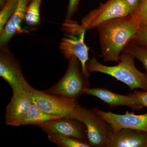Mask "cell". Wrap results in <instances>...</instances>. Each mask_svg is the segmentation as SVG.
I'll list each match as a JSON object with an SVG mask.
<instances>
[{
	"instance_id": "cell-1",
	"label": "cell",
	"mask_w": 147,
	"mask_h": 147,
	"mask_svg": "<svg viewBox=\"0 0 147 147\" xmlns=\"http://www.w3.org/2000/svg\"><path fill=\"white\" fill-rule=\"evenodd\" d=\"M141 27L135 12L110 19L98 26L96 29L104 61L119 62L124 49L134 39Z\"/></svg>"
},
{
	"instance_id": "cell-2",
	"label": "cell",
	"mask_w": 147,
	"mask_h": 147,
	"mask_svg": "<svg viewBox=\"0 0 147 147\" xmlns=\"http://www.w3.org/2000/svg\"><path fill=\"white\" fill-rule=\"evenodd\" d=\"M134 59L131 54L123 52L117 65L113 66L104 65L93 57L89 60L86 66L90 73L98 72L113 76L127 85L131 90L141 89L147 91L146 74L137 69L134 64Z\"/></svg>"
},
{
	"instance_id": "cell-3",
	"label": "cell",
	"mask_w": 147,
	"mask_h": 147,
	"mask_svg": "<svg viewBox=\"0 0 147 147\" xmlns=\"http://www.w3.org/2000/svg\"><path fill=\"white\" fill-rule=\"evenodd\" d=\"M62 28L65 34L60 42L61 53L67 60L72 56L78 58L81 63L83 73L89 78L90 74L87 70L86 66L90 59V48L85 42L86 30L82 28L81 24L71 19H66L63 25Z\"/></svg>"
},
{
	"instance_id": "cell-4",
	"label": "cell",
	"mask_w": 147,
	"mask_h": 147,
	"mask_svg": "<svg viewBox=\"0 0 147 147\" xmlns=\"http://www.w3.org/2000/svg\"><path fill=\"white\" fill-rule=\"evenodd\" d=\"M68 60V66L63 77L57 84L44 91L77 100L85 94L86 90L90 88L88 77L83 73L78 58L72 56Z\"/></svg>"
},
{
	"instance_id": "cell-5",
	"label": "cell",
	"mask_w": 147,
	"mask_h": 147,
	"mask_svg": "<svg viewBox=\"0 0 147 147\" xmlns=\"http://www.w3.org/2000/svg\"><path fill=\"white\" fill-rule=\"evenodd\" d=\"M67 117L84 124L86 128L88 143L91 147H106L111 127L94 109H88L79 104Z\"/></svg>"
},
{
	"instance_id": "cell-6",
	"label": "cell",
	"mask_w": 147,
	"mask_h": 147,
	"mask_svg": "<svg viewBox=\"0 0 147 147\" xmlns=\"http://www.w3.org/2000/svg\"><path fill=\"white\" fill-rule=\"evenodd\" d=\"M29 96L32 103L43 112L62 117H68L79 105L77 100L50 94L33 88Z\"/></svg>"
},
{
	"instance_id": "cell-7",
	"label": "cell",
	"mask_w": 147,
	"mask_h": 147,
	"mask_svg": "<svg viewBox=\"0 0 147 147\" xmlns=\"http://www.w3.org/2000/svg\"><path fill=\"white\" fill-rule=\"evenodd\" d=\"M131 14L130 9L125 0H107L100 3L97 8L90 11L82 18L81 25L86 30L98 26L113 18Z\"/></svg>"
},
{
	"instance_id": "cell-8",
	"label": "cell",
	"mask_w": 147,
	"mask_h": 147,
	"mask_svg": "<svg viewBox=\"0 0 147 147\" xmlns=\"http://www.w3.org/2000/svg\"><path fill=\"white\" fill-rule=\"evenodd\" d=\"M38 127L47 134L52 133L59 134L88 143L86 126L76 119L63 117L47 121Z\"/></svg>"
},
{
	"instance_id": "cell-9",
	"label": "cell",
	"mask_w": 147,
	"mask_h": 147,
	"mask_svg": "<svg viewBox=\"0 0 147 147\" xmlns=\"http://www.w3.org/2000/svg\"><path fill=\"white\" fill-rule=\"evenodd\" d=\"M94 109L106 121L113 131L129 128L142 130L147 133V113L137 115L133 112L127 111L124 115H121L111 112H105L96 108Z\"/></svg>"
},
{
	"instance_id": "cell-10",
	"label": "cell",
	"mask_w": 147,
	"mask_h": 147,
	"mask_svg": "<svg viewBox=\"0 0 147 147\" xmlns=\"http://www.w3.org/2000/svg\"><path fill=\"white\" fill-rule=\"evenodd\" d=\"M0 76L10 85L12 90L28 84L18 60L8 46L1 47Z\"/></svg>"
},
{
	"instance_id": "cell-11",
	"label": "cell",
	"mask_w": 147,
	"mask_h": 147,
	"mask_svg": "<svg viewBox=\"0 0 147 147\" xmlns=\"http://www.w3.org/2000/svg\"><path fill=\"white\" fill-rule=\"evenodd\" d=\"M32 87L28 83L12 90L13 94L5 109V122L7 125L12 126L28 111L32 104L29 96V92Z\"/></svg>"
},
{
	"instance_id": "cell-12",
	"label": "cell",
	"mask_w": 147,
	"mask_h": 147,
	"mask_svg": "<svg viewBox=\"0 0 147 147\" xmlns=\"http://www.w3.org/2000/svg\"><path fill=\"white\" fill-rule=\"evenodd\" d=\"M85 94L98 98L112 108L125 106L133 110L139 111L144 107L138 98L132 93L128 95H124L116 93L103 88H90L86 90Z\"/></svg>"
},
{
	"instance_id": "cell-13",
	"label": "cell",
	"mask_w": 147,
	"mask_h": 147,
	"mask_svg": "<svg viewBox=\"0 0 147 147\" xmlns=\"http://www.w3.org/2000/svg\"><path fill=\"white\" fill-rule=\"evenodd\" d=\"M106 147H146L147 133L142 130L122 128L110 130Z\"/></svg>"
},
{
	"instance_id": "cell-14",
	"label": "cell",
	"mask_w": 147,
	"mask_h": 147,
	"mask_svg": "<svg viewBox=\"0 0 147 147\" xmlns=\"http://www.w3.org/2000/svg\"><path fill=\"white\" fill-rule=\"evenodd\" d=\"M29 0H18V5L15 12L9 19L1 32L0 33V46H8L9 42L17 34L28 32V30L22 28Z\"/></svg>"
},
{
	"instance_id": "cell-15",
	"label": "cell",
	"mask_w": 147,
	"mask_h": 147,
	"mask_svg": "<svg viewBox=\"0 0 147 147\" xmlns=\"http://www.w3.org/2000/svg\"><path fill=\"white\" fill-rule=\"evenodd\" d=\"M61 117H63L45 113L32 103L26 114L14 123L12 126L32 125L38 127L47 121Z\"/></svg>"
},
{
	"instance_id": "cell-16",
	"label": "cell",
	"mask_w": 147,
	"mask_h": 147,
	"mask_svg": "<svg viewBox=\"0 0 147 147\" xmlns=\"http://www.w3.org/2000/svg\"><path fill=\"white\" fill-rule=\"evenodd\" d=\"M42 0H32L27 7L24 23L28 26L35 27L40 25V7Z\"/></svg>"
},
{
	"instance_id": "cell-17",
	"label": "cell",
	"mask_w": 147,
	"mask_h": 147,
	"mask_svg": "<svg viewBox=\"0 0 147 147\" xmlns=\"http://www.w3.org/2000/svg\"><path fill=\"white\" fill-rule=\"evenodd\" d=\"M49 140L57 145L62 147H91L86 142L79 139L62 136L54 133H47Z\"/></svg>"
},
{
	"instance_id": "cell-18",
	"label": "cell",
	"mask_w": 147,
	"mask_h": 147,
	"mask_svg": "<svg viewBox=\"0 0 147 147\" xmlns=\"http://www.w3.org/2000/svg\"><path fill=\"white\" fill-rule=\"evenodd\" d=\"M123 52L131 54L142 63L146 69L147 76V47L137 44L131 40L127 45Z\"/></svg>"
},
{
	"instance_id": "cell-19",
	"label": "cell",
	"mask_w": 147,
	"mask_h": 147,
	"mask_svg": "<svg viewBox=\"0 0 147 147\" xmlns=\"http://www.w3.org/2000/svg\"><path fill=\"white\" fill-rule=\"evenodd\" d=\"M18 0H6L1 7L0 11V33L1 32L9 19L15 12Z\"/></svg>"
},
{
	"instance_id": "cell-20",
	"label": "cell",
	"mask_w": 147,
	"mask_h": 147,
	"mask_svg": "<svg viewBox=\"0 0 147 147\" xmlns=\"http://www.w3.org/2000/svg\"><path fill=\"white\" fill-rule=\"evenodd\" d=\"M135 12L137 13L139 17L141 26H147V0H140L139 5Z\"/></svg>"
},
{
	"instance_id": "cell-21",
	"label": "cell",
	"mask_w": 147,
	"mask_h": 147,
	"mask_svg": "<svg viewBox=\"0 0 147 147\" xmlns=\"http://www.w3.org/2000/svg\"><path fill=\"white\" fill-rule=\"evenodd\" d=\"M132 40L137 44L147 47V26L141 27Z\"/></svg>"
},
{
	"instance_id": "cell-22",
	"label": "cell",
	"mask_w": 147,
	"mask_h": 147,
	"mask_svg": "<svg viewBox=\"0 0 147 147\" xmlns=\"http://www.w3.org/2000/svg\"><path fill=\"white\" fill-rule=\"evenodd\" d=\"M80 0H69L67 10L66 19H71V17L76 13L79 6Z\"/></svg>"
},
{
	"instance_id": "cell-23",
	"label": "cell",
	"mask_w": 147,
	"mask_h": 147,
	"mask_svg": "<svg viewBox=\"0 0 147 147\" xmlns=\"http://www.w3.org/2000/svg\"><path fill=\"white\" fill-rule=\"evenodd\" d=\"M132 94L138 98L144 107H147V91H140L134 90Z\"/></svg>"
},
{
	"instance_id": "cell-24",
	"label": "cell",
	"mask_w": 147,
	"mask_h": 147,
	"mask_svg": "<svg viewBox=\"0 0 147 147\" xmlns=\"http://www.w3.org/2000/svg\"><path fill=\"white\" fill-rule=\"evenodd\" d=\"M130 9L131 14L134 13L139 5L140 0H125Z\"/></svg>"
},
{
	"instance_id": "cell-25",
	"label": "cell",
	"mask_w": 147,
	"mask_h": 147,
	"mask_svg": "<svg viewBox=\"0 0 147 147\" xmlns=\"http://www.w3.org/2000/svg\"><path fill=\"white\" fill-rule=\"evenodd\" d=\"M6 1V0H0V2L2 3H3L5 2Z\"/></svg>"
},
{
	"instance_id": "cell-26",
	"label": "cell",
	"mask_w": 147,
	"mask_h": 147,
	"mask_svg": "<svg viewBox=\"0 0 147 147\" xmlns=\"http://www.w3.org/2000/svg\"><path fill=\"white\" fill-rule=\"evenodd\" d=\"M32 1V0H29V1H30V2L31 1Z\"/></svg>"
},
{
	"instance_id": "cell-27",
	"label": "cell",
	"mask_w": 147,
	"mask_h": 147,
	"mask_svg": "<svg viewBox=\"0 0 147 147\" xmlns=\"http://www.w3.org/2000/svg\"><path fill=\"white\" fill-rule=\"evenodd\" d=\"M146 147H147V145H146Z\"/></svg>"
}]
</instances>
